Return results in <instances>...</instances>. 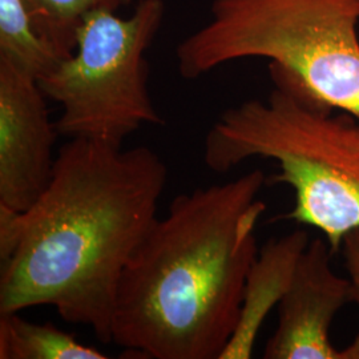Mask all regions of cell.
Wrapping results in <instances>:
<instances>
[{"instance_id": "cell-1", "label": "cell", "mask_w": 359, "mask_h": 359, "mask_svg": "<svg viewBox=\"0 0 359 359\" xmlns=\"http://www.w3.org/2000/svg\"><path fill=\"white\" fill-rule=\"evenodd\" d=\"M167 182V164L148 147L69 139L34 205H0V314L52 306L112 344L120 278Z\"/></svg>"}, {"instance_id": "cell-2", "label": "cell", "mask_w": 359, "mask_h": 359, "mask_svg": "<svg viewBox=\"0 0 359 359\" xmlns=\"http://www.w3.org/2000/svg\"><path fill=\"white\" fill-rule=\"evenodd\" d=\"M268 184L255 169L181 193L120 278L112 344L145 359H219L241 317Z\"/></svg>"}, {"instance_id": "cell-3", "label": "cell", "mask_w": 359, "mask_h": 359, "mask_svg": "<svg viewBox=\"0 0 359 359\" xmlns=\"http://www.w3.org/2000/svg\"><path fill=\"white\" fill-rule=\"evenodd\" d=\"M274 88L226 109L206 133L204 163L225 173L249 158H268L294 196L278 219L321 231L334 255L345 236L359 229V120L311 97L283 77Z\"/></svg>"}, {"instance_id": "cell-4", "label": "cell", "mask_w": 359, "mask_h": 359, "mask_svg": "<svg viewBox=\"0 0 359 359\" xmlns=\"http://www.w3.org/2000/svg\"><path fill=\"white\" fill-rule=\"evenodd\" d=\"M359 0H213L205 26L176 48L194 80L248 57L269 60L311 97L359 120Z\"/></svg>"}, {"instance_id": "cell-5", "label": "cell", "mask_w": 359, "mask_h": 359, "mask_svg": "<svg viewBox=\"0 0 359 359\" xmlns=\"http://www.w3.org/2000/svg\"><path fill=\"white\" fill-rule=\"evenodd\" d=\"M164 16V0H140L128 18L97 8L81 19L74 53L39 80L62 105L59 136L121 148L142 126L164 124L149 95L145 59Z\"/></svg>"}, {"instance_id": "cell-6", "label": "cell", "mask_w": 359, "mask_h": 359, "mask_svg": "<svg viewBox=\"0 0 359 359\" xmlns=\"http://www.w3.org/2000/svg\"><path fill=\"white\" fill-rule=\"evenodd\" d=\"M38 79L0 57V205L26 212L47 189L59 136Z\"/></svg>"}, {"instance_id": "cell-7", "label": "cell", "mask_w": 359, "mask_h": 359, "mask_svg": "<svg viewBox=\"0 0 359 359\" xmlns=\"http://www.w3.org/2000/svg\"><path fill=\"white\" fill-rule=\"evenodd\" d=\"M334 256L323 237L310 240L292 283L278 304V325L264 351L265 359H342L330 329L337 314L354 302L348 277L332 268Z\"/></svg>"}, {"instance_id": "cell-8", "label": "cell", "mask_w": 359, "mask_h": 359, "mask_svg": "<svg viewBox=\"0 0 359 359\" xmlns=\"http://www.w3.org/2000/svg\"><path fill=\"white\" fill-rule=\"evenodd\" d=\"M310 238L304 229L270 240L258 250L245 285L241 317L219 359L253 357L257 335L273 306H278L292 283L299 257Z\"/></svg>"}, {"instance_id": "cell-9", "label": "cell", "mask_w": 359, "mask_h": 359, "mask_svg": "<svg viewBox=\"0 0 359 359\" xmlns=\"http://www.w3.org/2000/svg\"><path fill=\"white\" fill-rule=\"evenodd\" d=\"M76 48L29 0H0V57L40 80Z\"/></svg>"}, {"instance_id": "cell-10", "label": "cell", "mask_w": 359, "mask_h": 359, "mask_svg": "<svg viewBox=\"0 0 359 359\" xmlns=\"http://www.w3.org/2000/svg\"><path fill=\"white\" fill-rule=\"evenodd\" d=\"M50 322L27 321L19 313L0 314V359H105Z\"/></svg>"}, {"instance_id": "cell-11", "label": "cell", "mask_w": 359, "mask_h": 359, "mask_svg": "<svg viewBox=\"0 0 359 359\" xmlns=\"http://www.w3.org/2000/svg\"><path fill=\"white\" fill-rule=\"evenodd\" d=\"M36 11L51 22L65 36L76 43L77 27L81 19L97 8L116 11L130 0H29Z\"/></svg>"}, {"instance_id": "cell-12", "label": "cell", "mask_w": 359, "mask_h": 359, "mask_svg": "<svg viewBox=\"0 0 359 359\" xmlns=\"http://www.w3.org/2000/svg\"><path fill=\"white\" fill-rule=\"evenodd\" d=\"M346 266L347 277L353 286L354 304L359 308V229L345 236L341 250ZM342 359H359V333L350 345L341 348Z\"/></svg>"}]
</instances>
